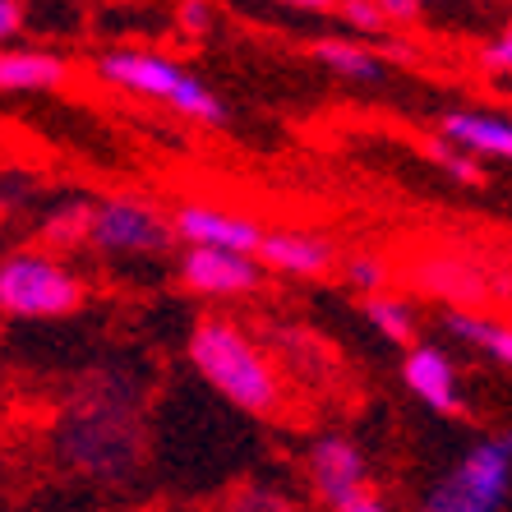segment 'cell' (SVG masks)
<instances>
[{"label": "cell", "instance_id": "cell-1", "mask_svg": "<svg viewBox=\"0 0 512 512\" xmlns=\"http://www.w3.org/2000/svg\"><path fill=\"white\" fill-rule=\"evenodd\" d=\"M60 453L74 471L93 480H125L143 457V425L130 388L120 379H102L70 406L60 429Z\"/></svg>", "mask_w": 512, "mask_h": 512}, {"label": "cell", "instance_id": "cell-2", "mask_svg": "<svg viewBox=\"0 0 512 512\" xmlns=\"http://www.w3.org/2000/svg\"><path fill=\"white\" fill-rule=\"evenodd\" d=\"M190 365L203 374V383H213L231 406L250 411V416H273L277 402H282L273 360L227 319H203L194 328Z\"/></svg>", "mask_w": 512, "mask_h": 512}, {"label": "cell", "instance_id": "cell-3", "mask_svg": "<svg viewBox=\"0 0 512 512\" xmlns=\"http://www.w3.org/2000/svg\"><path fill=\"white\" fill-rule=\"evenodd\" d=\"M97 74H102V84L125 88V93H139V97H157L171 111L203 120V125H222L227 120V107L194 74H185L176 60L153 56V51H111V56L97 60Z\"/></svg>", "mask_w": 512, "mask_h": 512}, {"label": "cell", "instance_id": "cell-4", "mask_svg": "<svg viewBox=\"0 0 512 512\" xmlns=\"http://www.w3.org/2000/svg\"><path fill=\"white\" fill-rule=\"evenodd\" d=\"M84 286L51 254H14L0 263V310L14 319H56L79 310Z\"/></svg>", "mask_w": 512, "mask_h": 512}, {"label": "cell", "instance_id": "cell-5", "mask_svg": "<svg viewBox=\"0 0 512 512\" xmlns=\"http://www.w3.org/2000/svg\"><path fill=\"white\" fill-rule=\"evenodd\" d=\"M512 480V443L508 434L476 443L453 476L429 494V512H503Z\"/></svg>", "mask_w": 512, "mask_h": 512}, {"label": "cell", "instance_id": "cell-6", "mask_svg": "<svg viewBox=\"0 0 512 512\" xmlns=\"http://www.w3.org/2000/svg\"><path fill=\"white\" fill-rule=\"evenodd\" d=\"M88 240L102 245L107 254H153L171 245V222L134 199H111L102 208H93L88 217Z\"/></svg>", "mask_w": 512, "mask_h": 512}, {"label": "cell", "instance_id": "cell-7", "mask_svg": "<svg viewBox=\"0 0 512 512\" xmlns=\"http://www.w3.org/2000/svg\"><path fill=\"white\" fill-rule=\"evenodd\" d=\"M180 282L199 296H240V291H254L259 263L250 254L217 250V245H190L180 259Z\"/></svg>", "mask_w": 512, "mask_h": 512}, {"label": "cell", "instance_id": "cell-8", "mask_svg": "<svg viewBox=\"0 0 512 512\" xmlns=\"http://www.w3.org/2000/svg\"><path fill=\"white\" fill-rule=\"evenodd\" d=\"M171 236H180L185 245H217V250L254 254L259 245V222L236 213H217V208H180L171 222Z\"/></svg>", "mask_w": 512, "mask_h": 512}, {"label": "cell", "instance_id": "cell-9", "mask_svg": "<svg viewBox=\"0 0 512 512\" xmlns=\"http://www.w3.org/2000/svg\"><path fill=\"white\" fill-rule=\"evenodd\" d=\"M310 480L328 508H342L365 489V462L346 439H319L310 453Z\"/></svg>", "mask_w": 512, "mask_h": 512}, {"label": "cell", "instance_id": "cell-10", "mask_svg": "<svg viewBox=\"0 0 512 512\" xmlns=\"http://www.w3.org/2000/svg\"><path fill=\"white\" fill-rule=\"evenodd\" d=\"M254 254L268 268L291 277H319L333 268V245L319 236H305V231H268V236H259Z\"/></svg>", "mask_w": 512, "mask_h": 512}, {"label": "cell", "instance_id": "cell-11", "mask_svg": "<svg viewBox=\"0 0 512 512\" xmlns=\"http://www.w3.org/2000/svg\"><path fill=\"white\" fill-rule=\"evenodd\" d=\"M406 374V388L429 406V411H439V416H453L462 411V397H457V374H453V360L434 351V346H416L402 365Z\"/></svg>", "mask_w": 512, "mask_h": 512}, {"label": "cell", "instance_id": "cell-12", "mask_svg": "<svg viewBox=\"0 0 512 512\" xmlns=\"http://www.w3.org/2000/svg\"><path fill=\"white\" fill-rule=\"evenodd\" d=\"M443 139L471 157H512V125L489 111H448L443 116Z\"/></svg>", "mask_w": 512, "mask_h": 512}, {"label": "cell", "instance_id": "cell-13", "mask_svg": "<svg viewBox=\"0 0 512 512\" xmlns=\"http://www.w3.org/2000/svg\"><path fill=\"white\" fill-rule=\"evenodd\" d=\"M420 286L434 291L439 300H485V273L480 263H466L457 254H434L420 263Z\"/></svg>", "mask_w": 512, "mask_h": 512}, {"label": "cell", "instance_id": "cell-14", "mask_svg": "<svg viewBox=\"0 0 512 512\" xmlns=\"http://www.w3.org/2000/svg\"><path fill=\"white\" fill-rule=\"evenodd\" d=\"M65 84V60L42 51H0V93H47Z\"/></svg>", "mask_w": 512, "mask_h": 512}, {"label": "cell", "instance_id": "cell-15", "mask_svg": "<svg viewBox=\"0 0 512 512\" xmlns=\"http://www.w3.org/2000/svg\"><path fill=\"white\" fill-rule=\"evenodd\" d=\"M314 56H319V65H328V70L342 74V79H356V84L383 79V60L374 56V51L356 47V42H342V37H319V42H314Z\"/></svg>", "mask_w": 512, "mask_h": 512}, {"label": "cell", "instance_id": "cell-16", "mask_svg": "<svg viewBox=\"0 0 512 512\" xmlns=\"http://www.w3.org/2000/svg\"><path fill=\"white\" fill-rule=\"evenodd\" d=\"M443 328H448L453 337H462V342H471L476 351H485V356H494L499 365H508L512 360V333L503 328V323H489V319H476V314L448 310L443 314Z\"/></svg>", "mask_w": 512, "mask_h": 512}, {"label": "cell", "instance_id": "cell-17", "mask_svg": "<svg viewBox=\"0 0 512 512\" xmlns=\"http://www.w3.org/2000/svg\"><path fill=\"white\" fill-rule=\"evenodd\" d=\"M365 314H370V323L379 328L383 337H388V342H397V346L416 342V314L406 310L402 300L374 291V300H365Z\"/></svg>", "mask_w": 512, "mask_h": 512}, {"label": "cell", "instance_id": "cell-18", "mask_svg": "<svg viewBox=\"0 0 512 512\" xmlns=\"http://www.w3.org/2000/svg\"><path fill=\"white\" fill-rule=\"evenodd\" d=\"M88 217H93V208H84V203H65L60 213L47 217L42 240H47L51 250H74V245H84L88 240Z\"/></svg>", "mask_w": 512, "mask_h": 512}, {"label": "cell", "instance_id": "cell-19", "mask_svg": "<svg viewBox=\"0 0 512 512\" xmlns=\"http://www.w3.org/2000/svg\"><path fill=\"white\" fill-rule=\"evenodd\" d=\"M222 512H300L286 494H273V489H240L222 503Z\"/></svg>", "mask_w": 512, "mask_h": 512}, {"label": "cell", "instance_id": "cell-20", "mask_svg": "<svg viewBox=\"0 0 512 512\" xmlns=\"http://www.w3.org/2000/svg\"><path fill=\"white\" fill-rule=\"evenodd\" d=\"M429 153L439 157L443 162V171H448V176L453 180H462V185H471V190H476L480 180H485V171H480V162L471 153H462V148H453V143L443 139V143H434V148H429Z\"/></svg>", "mask_w": 512, "mask_h": 512}, {"label": "cell", "instance_id": "cell-21", "mask_svg": "<svg viewBox=\"0 0 512 512\" xmlns=\"http://www.w3.org/2000/svg\"><path fill=\"white\" fill-rule=\"evenodd\" d=\"M346 282L356 286V291H383V282H388V268H383V259H374V254H356V259H346Z\"/></svg>", "mask_w": 512, "mask_h": 512}, {"label": "cell", "instance_id": "cell-22", "mask_svg": "<svg viewBox=\"0 0 512 512\" xmlns=\"http://www.w3.org/2000/svg\"><path fill=\"white\" fill-rule=\"evenodd\" d=\"M337 10H342V19L351 28H360V33H383V28H388V19H383V10L374 0H337Z\"/></svg>", "mask_w": 512, "mask_h": 512}, {"label": "cell", "instance_id": "cell-23", "mask_svg": "<svg viewBox=\"0 0 512 512\" xmlns=\"http://www.w3.org/2000/svg\"><path fill=\"white\" fill-rule=\"evenodd\" d=\"M176 19H180V33L185 37H203L213 28V5H208V0H180Z\"/></svg>", "mask_w": 512, "mask_h": 512}, {"label": "cell", "instance_id": "cell-24", "mask_svg": "<svg viewBox=\"0 0 512 512\" xmlns=\"http://www.w3.org/2000/svg\"><path fill=\"white\" fill-rule=\"evenodd\" d=\"M480 60H485V70L508 74V70H512V33H499V37H494V42L480 51Z\"/></svg>", "mask_w": 512, "mask_h": 512}, {"label": "cell", "instance_id": "cell-25", "mask_svg": "<svg viewBox=\"0 0 512 512\" xmlns=\"http://www.w3.org/2000/svg\"><path fill=\"white\" fill-rule=\"evenodd\" d=\"M383 10V19L388 24H406V19H416L420 10H429V5H439V0H374Z\"/></svg>", "mask_w": 512, "mask_h": 512}, {"label": "cell", "instance_id": "cell-26", "mask_svg": "<svg viewBox=\"0 0 512 512\" xmlns=\"http://www.w3.org/2000/svg\"><path fill=\"white\" fill-rule=\"evenodd\" d=\"M24 24V10H19V0H0V42H10Z\"/></svg>", "mask_w": 512, "mask_h": 512}, {"label": "cell", "instance_id": "cell-27", "mask_svg": "<svg viewBox=\"0 0 512 512\" xmlns=\"http://www.w3.org/2000/svg\"><path fill=\"white\" fill-rule=\"evenodd\" d=\"M333 512H388V503H379L374 494H365V489H360L356 499H346L342 508H333Z\"/></svg>", "mask_w": 512, "mask_h": 512}, {"label": "cell", "instance_id": "cell-28", "mask_svg": "<svg viewBox=\"0 0 512 512\" xmlns=\"http://www.w3.org/2000/svg\"><path fill=\"white\" fill-rule=\"evenodd\" d=\"M291 10H310V14H323V10H337V0H282Z\"/></svg>", "mask_w": 512, "mask_h": 512}, {"label": "cell", "instance_id": "cell-29", "mask_svg": "<svg viewBox=\"0 0 512 512\" xmlns=\"http://www.w3.org/2000/svg\"><path fill=\"white\" fill-rule=\"evenodd\" d=\"M425 512H429V508H425Z\"/></svg>", "mask_w": 512, "mask_h": 512}]
</instances>
